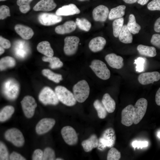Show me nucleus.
Wrapping results in <instances>:
<instances>
[{
	"label": "nucleus",
	"mask_w": 160,
	"mask_h": 160,
	"mask_svg": "<svg viewBox=\"0 0 160 160\" xmlns=\"http://www.w3.org/2000/svg\"><path fill=\"white\" fill-rule=\"evenodd\" d=\"M149 0H138L137 3L138 4L143 5L145 4Z\"/></svg>",
	"instance_id": "nucleus-51"
},
{
	"label": "nucleus",
	"mask_w": 160,
	"mask_h": 160,
	"mask_svg": "<svg viewBox=\"0 0 160 160\" xmlns=\"http://www.w3.org/2000/svg\"><path fill=\"white\" fill-rule=\"evenodd\" d=\"M4 136L7 140L17 147L22 146L25 142L23 134L16 128H12L7 130L5 133Z\"/></svg>",
	"instance_id": "nucleus-7"
},
{
	"label": "nucleus",
	"mask_w": 160,
	"mask_h": 160,
	"mask_svg": "<svg viewBox=\"0 0 160 160\" xmlns=\"http://www.w3.org/2000/svg\"><path fill=\"white\" fill-rule=\"evenodd\" d=\"M138 81L142 85L153 84L160 79V74L157 71L145 72L141 73L138 77Z\"/></svg>",
	"instance_id": "nucleus-15"
},
{
	"label": "nucleus",
	"mask_w": 160,
	"mask_h": 160,
	"mask_svg": "<svg viewBox=\"0 0 160 160\" xmlns=\"http://www.w3.org/2000/svg\"><path fill=\"white\" fill-rule=\"evenodd\" d=\"M9 159L11 160H25L26 159L20 154L15 152H12L10 155Z\"/></svg>",
	"instance_id": "nucleus-48"
},
{
	"label": "nucleus",
	"mask_w": 160,
	"mask_h": 160,
	"mask_svg": "<svg viewBox=\"0 0 160 160\" xmlns=\"http://www.w3.org/2000/svg\"><path fill=\"white\" fill-rule=\"evenodd\" d=\"M75 23L78 27L82 30L88 31L91 28V23L85 18H77L76 19Z\"/></svg>",
	"instance_id": "nucleus-36"
},
{
	"label": "nucleus",
	"mask_w": 160,
	"mask_h": 160,
	"mask_svg": "<svg viewBox=\"0 0 160 160\" xmlns=\"http://www.w3.org/2000/svg\"><path fill=\"white\" fill-rule=\"evenodd\" d=\"M42 73L48 79L56 83H59L63 79L61 74L55 73L49 69H44L42 71Z\"/></svg>",
	"instance_id": "nucleus-33"
},
{
	"label": "nucleus",
	"mask_w": 160,
	"mask_h": 160,
	"mask_svg": "<svg viewBox=\"0 0 160 160\" xmlns=\"http://www.w3.org/2000/svg\"><path fill=\"white\" fill-rule=\"evenodd\" d=\"M145 60V58L139 57L135 60L134 63L136 64L135 68L137 71L141 72L143 71Z\"/></svg>",
	"instance_id": "nucleus-42"
},
{
	"label": "nucleus",
	"mask_w": 160,
	"mask_h": 160,
	"mask_svg": "<svg viewBox=\"0 0 160 160\" xmlns=\"http://www.w3.org/2000/svg\"><path fill=\"white\" fill-rule=\"evenodd\" d=\"M155 101L156 104L160 106V87L156 92L155 96Z\"/></svg>",
	"instance_id": "nucleus-50"
},
{
	"label": "nucleus",
	"mask_w": 160,
	"mask_h": 160,
	"mask_svg": "<svg viewBox=\"0 0 160 160\" xmlns=\"http://www.w3.org/2000/svg\"><path fill=\"white\" fill-rule=\"evenodd\" d=\"M73 90L76 101L82 103L89 96L90 88L87 82L85 80H82L79 81L73 86Z\"/></svg>",
	"instance_id": "nucleus-2"
},
{
	"label": "nucleus",
	"mask_w": 160,
	"mask_h": 160,
	"mask_svg": "<svg viewBox=\"0 0 160 160\" xmlns=\"http://www.w3.org/2000/svg\"><path fill=\"white\" fill-rule=\"evenodd\" d=\"M121 157L120 152L115 148L112 147L108 151L107 159L108 160H119Z\"/></svg>",
	"instance_id": "nucleus-38"
},
{
	"label": "nucleus",
	"mask_w": 160,
	"mask_h": 160,
	"mask_svg": "<svg viewBox=\"0 0 160 160\" xmlns=\"http://www.w3.org/2000/svg\"><path fill=\"white\" fill-rule=\"evenodd\" d=\"M148 9L151 11H160V0H153L147 5Z\"/></svg>",
	"instance_id": "nucleus-43"
},
{
	"label": "nucleus",
	"mask_w": 160,
	"mask_h": 160,
	"mask_svg": "<svg viewBox=\"0 0 160 160\" xmlns=\"http://www.w3.org/2000/svg\"><path fill=\"white\" fill-rule=\"evenodd\" d=\"M61 134L65 142L68 145H76L78 141V135L74 129L70 126H66L61 130Z\"/></svg>",
	"instance_id": "nucleus-10"
},
{
	"label": "nucleus",
	"mask_w": 160,
	"mask_h": 160,
	"mask_svg": "<svg viewBox=\"0 0 160 160\" xmlns=\"http://www.w3.org/2000/svg\"><path fill=\"white\" fill-rule=\"evenodd\" d=\"M55 92L59 101L64 104L71 106L76 104L77 101L73 94L64 87L57 86Z\"/></svg>",
	"instance_id": "nucleus-4"
},
{
	"label": "nucleus",
	"mask_w": 160,
	"mask_h": 160,
	"mask_svg": "<svg viewBox=\"0 0 160 160\" xmlns=\"http://www.w3.org/2000/svg\"><path fill=\"white\" fill-rule=\"evenodd\" d=\"M154 29L156 32H160V17L156 20L154 24Z\"/></svg>",
	"instance_id": "nucleus-49"
},
{
	"label": "nucleus",
	"mask_w": 160,
	"mask_h": 160,
	"mask_svg": "<svg viewBox=\"0 0 160 160\" xmlns=\"http://www.w3.org/2000/svg\"><path fill=\"white\" fill-rule=\"evenodd\" d=\"M137 50L140 54L144 56L152 57L156 55V49L153 47L140 44L137 46Z\"/></svg>",
	"instance_id": "nucleus-27"
},
{
	"label": "nucleus",
	"mask_w": 160,
	"mask_h": 160,
	"mask_svg": "<svg viewBox=\"0 0 160 160\" xmlns=\"http://www.w3.org/2000/svg\"><path fill=\"white\" fill-rule=\"evenodd\" d=\"M89 66L96 75L100 79L106 80L110 78V71L105 64L102 61L94 60L92 61Z\"/></svg>",
	"instance_id": "nucleus-5"
},
{
	"label": "nucleus",
	"mask_w": 160,
	"mask_h": 160,
	"mask_svg": "<svg viewBox=\"0 0 160 160\" xmlns=\"http://www.w3.org/2000/svg\"><path fill=\"white\" fill-rule=\"evenodd\" d=\"M76 23L73 20L65 22L63 24L56 27L55 31L56 33L64 34L71 33L75 31L76 27Z\"/></svg>",
	"instance_id": "nucleus-21"
},
{
	"label": "nucleus",
	"mask_w": 160,
	"mask_h": 160,
	"mask_svg": "<svg viewBox=\"0 0 160 160\" xmlns=\"http://www.w3.org/2000/svg\"><path fill=\"white\" fill-rule=\"evenodd\" d=\"M79 1H86V0H78Z\"/></svg>",
	"instance_id": "nucleus-56"
},
{
	"label": "nucleus",
	"mask_w": 160,
	"mask_h": 160,
	"mask_svg": "<svg viewBox=\"0 0 160 160\" xmlns=\"http://www.w3.org/2000/svg\"><path fill=\"white\" fill-rule=\"evenodd\" d=\"M148 143L147 141H135L132 143V146L134 148H137L138 149L139 148H142L143 147L148 146Z\"/></svg>",
	"instance_id": "nucleus-47"
},
{
	"label": "nucleus",
	"mask_w": 160,
	"mask_h": 160,
	"mask_svg": "<svg viewBox=\"0 0 160 160\" xmlns=\"http://www.w3.org/2000/svg\"><path fill=\"white\" fill-rule=\"evenodd\" d=\"M99 139L97 136L93 134L88 139L83 141L81 145L85 152H89L93 149L97 147Z\"/></svg>",
	"instance_id": "nucleus-23"
},
{
	"label": "nucleus",
	"mask_w": 160,
	"mask_h": 160,
	"mask_svg": "<svg viewBox=\"0 0 160 160\" xmlns=\"http://www.w3.org/2000/svg\"><path fill=\"white\" fill-rule=\"evenodd\" d=\"M9 8L6 5H2L0 7V19L4 20L7 17L10 16Z\"/></svg>",
	"instance_id": "nucleus-41"
},
{
	"label": "nucleus",
	"mask_w": 160,
	"mask_h": 160,
	"mask_svg": "<svg viewBox=\"0 0 160 160\" xmlns=\"http://www.w3.org/2000/svg\"><path fill=\"white\" fill-rule=\"evenodd\" d=\"M42 59L43 61L49 63V66L52 69L59 68L63 65V63L57 57L45 56H43Z\"/></svg>",
	"instance_id": "nucleus-30"
},
{
	"label": "nucleus",
	"mask_w": 160,
	"mask_h": 160,
	"mask_svg": "<svg viewBox=\"0 0 160 160\" xmlns=\"http://www.w3.org/2000/svg\"><path fill=\"white\" fill-rule=\"evenodd\" d=\"M80 12V10L75 4H70L58 9L55 14L60 16H68L79 14Z\"/></svg>",
	"instance_id": "nucleus-18"
},
{
	"label": "nucleus",
	"mask_w": 160,
	"mask_h": 160,
	"mask_svg": "<svg viewBox=\"0 0 160 160\" xmlns=\"http://www.w3.org/2000/svg\"><path fill=\"white\" fill-rule=\"evenodd\" d=\"M19 91V84L13 79H9L3 83L2 92L4 96L9 100H13L16 99L18 95Z\"/></svg>",
	"instance_id": "nucleus-1"
},
{
	"label": "nucleus",
	"mask_w": 160,
	"mask_h": 160,
	"mask_svg": "<svg viewBox=\"0 0 160 160\" xmlns=\"http://www.w3.org/2000/svg\"><path fill=\"white\" fill-rule=\"evenodd\" d=\"M125 2L128 4H132L136 2L138 0H123Z\"/></svg>",
	"instance_id": "nucleus-52"
},
{
	"label": "nucleus",
	"mask_w": 160,
	"mask_h": 160,
	"mask_svg": "<svg viewBox=\"0 0 160 160\" xmlns=\"http://www.w3.org/2000/svg\"><path fill=\"white\" fill-rule=\"evenodd\" d=\"M157 135L160 138V132L158 133Z\"/></svg>",
	"instance_id": "nucleus-55"
},
{
	"label": "nucleus",
	"mask_w": 160,
	"mask_h": 160,
	"mask_svg": "<svg viewBox=\"0 0 160 160\" xmlns=\"http://www.w3.org/2000/svg\"><path fill=\"white\" fill-rule=\"evenodd\" d=\"M151 42L153 45L160 49V34H153L151 40Z\"/></svg>",
	"instance_id": "nucleus-44"
},
{
	"label": "nucleus",
	"mask_w": 160,
	"mask_h": 160,
	"mask_svg": "<svg viewBox=\"0 0 160 160\" xmlns=\"http://www.w3.org/2000/svg\"><path fill=\"white\" fill-rule=\"evenodd\" d=\"M6 0H0V1H6Z\"/></svg>",
	"instance_id": "nucleus-57"
},
{
	"label": "nucleus",
	"mask_w": 160,
	"mask_h": 160,
	"mask_svg": "<svg viewBox=\"0 0 160 160\" xmlns=\"http://www.w3.org/2000/svg\"><path fill=\"white\" fill-rule=\"evenodd\" d=\"M16 32L23 39H31L34 35L33 30L30 27L21 24H16L15 27Z\"/></svg>",
	"instance_id": "nucleus-22"
},
{
	"label": "nucleus",
	"mask_w": 160,
	"mask_h": 160,
	"mask_svg": "<svg viewBox=\"0 0 160 160\" xmlns=\"http://www.w3.org/2000/svg\"><path fill=\"white\" fill-rule=\"evenodd\" d=\"M38 51L45 56L52 57L54 55V51L50 43L47 41H43L38 44L37 47Z\"/></svg>",
	"instance_id": "nucleus-24"
},
{
	"label": "nucleus",
	"mask_w": 160,
	"mask_h": 160,
	"mask_svg": "<svg viewBox=\"0 0 160 160\" xmlns=\"http://www.w3.org/2000/svg\"><path fill=\"white\" fill-rule=\"evenodd\" d=\"M116 136L114 129L110 127L105 129L99 139L98 149L104 150L106 148H111L115 145Z\"/></svg>",
	"instance_id": "nucleus-3"
},
{
	"label": "nucleus",
	"mask_w": 160,
	"mask_h": 160,
	"mask_svg": "<svg viewBox=\"0 0 160 160\" xmlns=\"http://www.w3.org/2000/svg\"><path fill=\"white\" fill-rule=\"evenodd\" d=\"M21 103L25 116L28 118L32 117L37 106L34 98L29 95L25 96L21 101Z\"/></svg>",
	"instance_id": "nucleus-8"
},
{
	"label": "nucleus",
	"mask_w": 160,
	"mask_h": 160,
	"mask_svg": "<svg viewBox=\"0 0 160 160\" xmlns=\"http://www.w3.org/2000/svg\"><path fill=\"white\" fill-rule=\"evenodd\" d=\"M38 19L39 23L45 26H50L61 22L62 20L61 16L56 14L42 13L38 16Z\"/></svg>",
	"instance_id": "nucleus-13"
},
{
	"label": "nucleus",
	"mask_w": 160,
	"mask_h": 160,
	"mask_svg": "<svg viewBox=\"0 0 160 160\" xmlns=\"http://www.w3.org/2000/svg\"><path fill=\"white\" fill-rule=\"evenodd\" d=\"M105 60L108 65L114 68L120 69L124 65L123 58L113 53L106 55L105 57Z\"/></svg>",
	"instance_id": "nucleus-17"
},
{
	"label": "nucleus",
	"mask_w": 160,
	"mask_h": 160,
	"mask_svg": "<svg viewBox=\"0 0 160 160\" xmlns=\"http://www.w3.org/2000/svg\"><path fill=\"white\" fill-rule=\"evenodd\" d=\"M109 12L106 6L102 5H99L93 10V18L96 21L105 22L108 17Z\"/></svg>",
	"instance_id": "nucleus-16"
},
{
	"label": "nucleus",
	"mask_w": 160,
	"mask_h": 160,
	"mask_svg": "<svg viewBox=\"0 0 160 160\" xmlns=\"http://www.w3.org/2000/svg\"><path fill=\"white\" fill-rule=\"evenodd\" d=\"M16 61L13 57L7 56L1 58L0 60L1 71L4 70L8 68H12L16 65Z\"/></svg>",
	"instance_id": "nucleus-31"
},
{
	"label": "nucleus",
	"mask_w": 160,
	"mask_h": 160,
	"mask_svg": "<svg viewBox=\"0 0 160 160\" xmlns=\"http://www.w3.org/2000/svg\"><path fill=\"white\" fill-rule=\"evenodd\" d=\"M55 123V121L53 119L43 118L37 123L36 128V132L39 135L46 133L52 128Z\"/></svg>",
	"instance_id": "nucleus-14"
},
{
	"label": "nucleus",
	"mask_w": 160,
	"mask_h": 160,
	"mask_svg": "<svg viewBox=\"0 0 160 160\" xmlns=\"http://www.w3.org/2000/svg\"><path fill=\"white\" fill-rule=\"evenodd\" d=\"M39 99L45 105H56L59 101L55 92L48 87L42 89L39 95Z\"/></svg>",
	"instance_id": "nucleus-6"
},
{
	"label": "nucleus",
	"mask_w": 160,
	"mask_h": 160,
	"mask_svg": "<svg viewBox=\"0 0 160 160\" xmlns=\"http://www.w3.org/2000/svg\"><path fill=\"white\" fill-rule=\"evenodd\" d=\"M102 102L108 112L112 113L114 111L116 108V103L109 94H104Z\"/></svg>",
	"instance_id": "nucleus-25"
},
{
	"label": "nucleus",
	"mask_w": 160,
	"mask_h": 160,
	"mask_svg": "<svg viewBox=\"0 0 160 160\" xmlns=\"http://www.w3.org/2000/svg\"><path fill=\"white\" fill-rule=\"evenodd\" d=\"M121 123L124 125L129 127L134 123L135 112V107L132 105H129L124 108L121 113Z\"/></svg>",
	"instance_id": "nucleus-12"
},
{
	"label": "nucleus",
	"mask_w": 160,
	"mask_h": 160,
	"mask_svg": "<svg viewBox=\"0 0 160 160\" xmlns=\"http://www.w3.org/2000/svg\"><path fill=\"white\" fill-rule=\"evenodd\" d=\"M0 45L1 46L6 49L9 48L11 46L10 41L1 36H0Z\"/></svg>",
	"instance_id": "nucleus-46"
},
{
	"label": "nucleus",
	"mask_w": 160,
	"mask_h": 160,
	"mask_svg": "<svg viewBox=\"0 0 160 160\" xmlns=\"http://www.w3.org/2000/svg\"><path fill=\"white\" fill-rule=\"evenodd\" d=\"M127 26L130 32L134 34L138 33L141 28L140 26L136 23L135 17L133 14L129 15Z\"/></svg>",
	"instance_id": "nucleus-29"
},
{
	"label": "nucleus",
	"mask_w": 160,
	"mask_h": 160,
	"mask_svg": "<svg viewBox=\"0 0 160 160\" xmlns=\"http://www.w3.org/2000/svg\"><path fill=\"white\" fill-rule=\"evenodd\" d=\"M43 152L40 149L35 150L33 153L32 159L33 160H42Z\"/></svg>",
	"instance_id": "nucleus-45"
},
{
	"label": "nucleus",
	"mask_w": 160,
	"mask_h": 160,
	"mask_svg": "<svg viewBox=\"0 0 160 160\" xmlns=\"http://www.w3.org/2000/svg\"><path fill=\"white\" fill-rule=\"evenodd\" d=\"M9 159V153L7 148L5 144L2 142L0 143V160Z\"/></svg>",
	"instance_id": "nucleus-40"
},
{
	"label": "nucleus",
	"mask_w": 160,
	"mask_h": 160,
	"mask_svg": "<svg viewBox=\"0 0 160 160\" xmlns=\"http://www.w3.org/2000/svg\"><path fill=\"white\" fill-rule=\"evenodd\" d=\"M106 43L105 39L101 36H98L92 39L89 44L90 49L94 52L102 50L104 47Z\"/></svg>",
	"instance_id": "nucleus-20"
},
{
	"label": "nucleus",
	"mask_w": 160,
	"mask_h": 160,
	"mask_svg": "<svg viewBox=\"0 0 160 160\" xmlns=\"http://www.w3.org/2000/svg\"><path fill=\"white\" fill-rule=\"evenodd\" d=\"M148 102L147 100L142 98L139 99L135 105V116L134 123L138 124L144 116L147 109Z\"/></svg>",
	"instance_id": "nucleus-11"
},
{
	"label": "nucleus",
	"mask_w": 160,
	"mask_h": 160,
	"mask_svg": "<svg viewBox=\"0 0 160 160\" xmlns=\"http://www.w3.org/2000/svg\"><path fill=\"white\" fill-rule=\"evenodd\" d=\"M79 39L74 36L66 37L64 39L63 48L65 54L68 56L75 54L78 49Z\"/></svg>",
	"instance_id": "nucleus-9"
},
{
	"label": "nucleus",
	"mask_w": 160,
	"mask_h": 160,
	"mask_svg": "<svg viewBox=\"0 0 160 160\" xmlns=\"http://www.w3.org/2000/svg\"><path fill=\"white\" fill-rule=\"evenodd\" d=\"M124 19L123 17L116 19L113 21L112 24L113 34L114 36L117 38L123 25Z\"/></svg>",
	"instance_id": "nucleus-35"
},
{
	"label": "nucleus",
	"mask_w": 160,
	"mask_h": 160,
	"mask_svg": "<svg viewBox=\"0 0 160 160\" xmlns=\"http://www.w3.org/2000/svg\"><path fill=\"white\" fill-rule=\"evenodd\" d=\"M56 6L54 0H40L34 6L33 9L36 11H49L54 9Z\"/></svg>",
	"instance_id": "nucleus-19"
},
{
	"label": "nucleus",
	"mask_w": 160,
	"mask_h": 160,
	"mask_svg": "<svg viewBox=\"0 0 160 160\" xmlns=\"http://www.w3.org/2000/svg\"><path fill=\"white\" fill-rule=\"evenodd\" d=\"M93 105L97 111L98 117L101 119L105 118L107 115V112L105 108L99 100H95L93 103Z\"/></svg>",
	"instance_id": "nucleus-34"
},
{
	"label": "nucleus",
	"mask_w": 160,
	"mask_h": 160,
	"mask_svg": "<svg viewBox=\"0 0 160 160\" xmlns=\"http://www.w3.org/2000/svg\"><path fill=\"white\" fill-rule=\"evenodd\" d=\"M126 7L124 5H120L111 9L109 12L108 18L113 20L122 17L125 13Z\"/></svg>",
	"instance_id": "nucleus-26"
},
{
	"label": "nucleus",
	"mask_w": 160,
	"mask_h": 160,
	"mask_svg": "<svg viewBox=\"0 0 160 160\" xmlns=\"http://www.w3.org/2000/svg\"><path fill=\"white\" fill-rule=\"evenodd\" d=\"M33 0H17V4L19 6V9L22 13H26L30 9V4Z\"/></svg>",
	"instance_id": "nucleus-37"
},
{
	"label": "nucleus",
	"mask_w": 160,
	"mask_h": 160,
	"mask_svg": "<svg viewBox=\"0 0 160 160\" xmlns=\"http://www.w3.org/2000/svg\"><path fill=\"white\" fill-rule=\"evenodd\" d=\"M119 37L120 41L124 43L129 44L132 42V36L128 30L127 25H123Z\"/></svg>",
	"instance_id": "nucleus-28"
},
{
	"label": "nucleus",
	"mask_w": 160,
	"mask_h": 160,
	"mask_svg": "<svg viewBox=\"0 0 160 160\" xmlns=\"http://www.w3.org/2000/svg\"><path fill=\"white\" fill-rule=\"evenodd\" d=\"M55 155L54 151L50 147L45 148L43 152L42 160H53L55 159Z\"/></svg>",
	"instance_id": "nucleus-39"
},
{
	"label": "nucleus",
	"mask_w": 160,
	"mask_h": 160,
	"mask_svg": "<svg viewBox=\"0 0 160 160\" xmlns=\"http://www.w3.org/2000/svg\"><path fill=\"white\" fill-rule=\"evenodd\" d=\"M3 47L0 46V55H1L3 54L5 50Z\"/></svg>",
	"instance_id": "nucleus-53"
},
{
	"label": "nucleus",
	"mask_w": 160,
	"mask_h": 160,
	"mask_svg": "<svg viewBox=\"0 0 160 160\" xmlns=\"http://www.w3.org/2000/svg\"><path fill=\"white\" fill-rule=\"evenodd\" d=\"M55 160H63V159L61 158H56Z\"/></svg>",
	"instance_id": "nucleus-54"
},
{
	"label": "nucleus",
	"mask_w": 160,
	"mask_h": 160,
	"mask_svg": "<svg viewBox=\"0 0 160 160\" xmlns=\"http://www.w3.org/2000/svg\"><path fill=\"white\" fill-rule=\"evenodd\" d=\"M15 111L14 108L11 105H7L4 107L0 112V121H5L9 119Z\"/></svg>",
	"instance_id": "nucleus-32"
}]
</instances>
